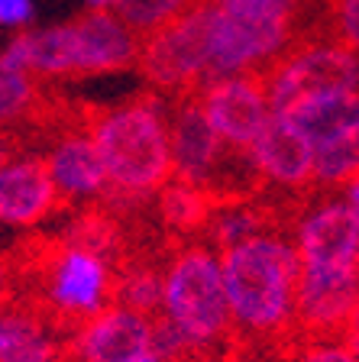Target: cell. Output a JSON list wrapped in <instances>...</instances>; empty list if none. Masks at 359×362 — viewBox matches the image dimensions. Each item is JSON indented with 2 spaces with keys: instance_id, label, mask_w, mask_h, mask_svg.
Instances as JSON below:
<instances>
[{
  "instance_id": "obj_1",
  "label": "cell",
  "mask_w": 359,
  "mask_h": 362,
  "mask_svg": "<svg viewBox=\"0 0 359 362\" xmlns=\"http://www.w3.org/2000/svg\"><path fill=\"white\" fill-rule=\"evenodd\" d=\"M298 249L288 236L259 233L220 252L239 353H282L295 339Z\"/></svg>"
},
{
  "instance_id": "obj_2",
  "label": "cell",
  "mask_w": 359,
  "mask_h": 362,
  "mask_svg": "<svg viewBox=\"0 0 359 362\" xmlns=\"http://www.w3.org/2000/svg\"><path fill=\"white\" fill-rule=\"evenodd\" d=\"M88 133L117 194L149 201L175 178L169 104L159 94H139L120 107H88Z\"/></svg>"
},
{
  "instance_id": "obj_3",
  "label": "cell",
  "mask_w": 359,
  "mask_h": 362,
  "mask_svg": "<svg viewBox=\"0 0 359 362\" xmlns=\"http://www.w3.org/2000/svg\"><path fill=\"white\" fill-rule=\"evenodd\" d=\"M159 317H165L181 333L191 353L217 362H237L239 343L220 272V252L204 240L169 249Z\"/></svg>"
},
{
  "instance_id": "obj_4",
  "label": "cell",
  "mask_w": 359,
  "mask_h": 362,
  "mask_svg": "<svg viewBox=\"0 0 359 362\" xmlns=\"http://www.w3.org/2000/svg\"><path fill=\"white\" fill-rule=\"evenodd\" d=\"M20 265H26L36 281L33 301L42 304L68 333L113 304L117 262L94 249L59 236L39 243L36 252H30Z\"/></svg>"
},
{
  "instance_id": "obj_5",
  "label": "cell",
  "mask_w": 359,
  "mask_h": 362,
  "mask_svg": "<svg viewBox=\"0 0 359 362\" xmlns=\"http://www.w3.org/2000/svg\"><path fill=\"white\" fill-rule=\"evenodd\" d=\"M136 36L113 10H88L72 23L30 33V71L39 78L104 75L139 62Z\"/></svg>"
},
{
  "instance_id": "obj_6",
  "label": "cell",
  "mask_w": 359,
  "mask_h": 362,
  "mask_svg": "<svg viewBox=\"0 0 359 362\" xmlns=\"http://www.w3.org/2000/svg\"><path fill=\"white\" fill-rule=\"evenodd\" d=\"M210 23L214 0H201L169 26L149 33L136 62L142 78L172 98L201 90L210 81Z\"/></svg>"
},
{
  "instance_id": "obj_7",
  "label": "cell",
  "mask_w": 359,
  "mask_h": 362,
  "mask_svg": "<svg viewBox=\"0 0 359 362\" xmlns=\"http://www.w3.org/2000/svg\"><path fill=\"white\" fill-rule=\"evenodd\" d=\"M272 113L292 110L298 100L356 90L359 84V55L327 42L324 33H307L288 49L266 75Z\"/></svg>"
},
{
  "instance_id": "obj_8",
  "label": "cell",
  "mask_w": 359,
  "mask_h": 362,
  "mask_svg": "<svg viewBox=\"0 0 359 362\" xmlns=\"http://www.w3.org/2000/svg\"><path fill=\"white\" fill-rule=\"evenodd\" d=\"M359 298V272L298 269L295 285V339L298 343H343Z\"/></svg>"
},
{
  "instance_id": "obj_9",
  "label": "cell",
  "mask_w": 359,
  "mask_h": 362,
  "mask_svg": "<svg viewBox=\"0 0 359 362\" xmlns=\"http://www.w3.org/2000/svg\"><path fill=\"white\" fill-rule=\"evenodd\" d=\"M156 317L136 314L123 304H110L98 317L68 333L72 362H139L152 353Z\"/></svg>"
},
{
  "instance_id": "obj_10",
  "label": "cell",
  "mask_w": 359,
  "mask_h": 362,
  "mask_svg": "<svg viewBox=\"0 0 359 362\" xmlns=\"http://www.w3.org/2000/svg\"><path fill=\"white\" fill-rule=\"evenodd\" d=\"M201 107L220 139L253 149L272 117L266 75H233L204 84Z\"/></svg>"
},
{
  "instance_id": "obj_11",
  "label": "cell",
  "mask_w": 359,
  "mask_h": 362,
  "mask_svg": "<svg viewBox=\"0 0 359 362\" xmlns=\"http://www.w3.org/2000/svg\"><path fill=\"white\" fill-rule=\"evenodd\" d=\"M298 262L307 269H353L359 252V220L350 204L334 194L311 204L295 230Z\"/></svg>"
},
{
  "instance_id": "obj_12",
  "label": "cell",
  "mask_w": 359,
  "mask_h": 362,
  "mask_svg": "<svg viewBox=\"0 0 359 362\" xmlns=\"http://www.w3.org/2000/svg\"><path fill=\"white\" fill-rule=\"evenodd\" d=\"M169 143H172L175 178L204 188L217 165L224 143L217 129L210 127L207 113L201 107V90L175 94L169 104Z\"/></svg>"
},
{
  "instance_id": "obj_13",
  "label": "cell",
  "mask_w": 359,
  "mask_h": 362,
  "mask_svg": "<svg viewBox=\"0 0 359 362\" xmlns=\"http://www.w3.org/2000/svg\"><path fill=\"white\" fill-rule=\"evenodd\" d=\"M42 158L55 181L62 207H72V204L91 207V204L104 201V194L110 191L104 158L88 129H68V133L55 136Z\"/></svg>"
},
{
  "instance_id": "obj_14",
  "label": "cell",
  "mask_w": 359,
  "mask_h": 362,
  "mask_svg": "<svg viewBox=\"0 0 359 362\" xmlns=\"http://www.w3.org/2000/svg\"><path fill=\"white\" fill-rule=\"evenodd\" d=\"M68 353V330L33 298L0 310V362H55Z\"/></svg>"
},
{
  "instance_id": "obj_15",
  "label": "cell",
  "mask_w": 359,
  "mask_h": 362,
  "mask_svg": "<svg viewBox=\"0 0 359 362\" xmlns=\"http://www.w3.org/2000/svg\"><path fill=\"white\" fill-rule=\"evenodd\" d=\"M62 207L42 156H16L0 165V223L36 226Z\"/></svg>"
},
{
  "instance_id": "obj_16",
  "label": "cell",
  "mask_w": 359,
  "mask_h": 362,
  "mask_svg": "<svg viewBox=\"0 0 359 362\" xmlns=\"http://www.w3.org/2000/svg\"><path fill=\"white\" fill-rule=\"evenodd\" d=\"M253 156L259 162L262 175L269 178V188L301 191V194H317L314 191V146L285 120L282 113H272L259 139L253 143Z\"/></svg>"
},
{
  "instance_id": "obj_17",
  "label": "cell",
  "mask_w": 359,
  "mask_h": 362,
  "mask_svg": "<svg viewBox=\"0 0 359 362\" xmlns=\"http://www.w3.org/2000/svg\"><path fill=\"white\" fill-rule=\"evenodd\" d=\"M282 117L314 149L337 143V139H346L359 129V90H334V94H317V98L298 100Z\"/></svg>"
},
{
  "instance_id": "obj_18",
  "label": "cell",
  "mask_w": 359,
  "mask_h": 362,
  "mask_svg": "<svg viewBox=\"0 0 359 362\" xmlns=\"http://www.w3.org/2000/svg\"><path fill=\"white\" fill-rule=\"evenodd\" d=\"M217 211L214 197L198 185H188L181 178H172L162 191L156 194V214L159 223L165 226V233L178 243H195L204 240L207 223Z\"/></svg>"
},
{
  "instance_id": "obj_19",
  "label": "cell",
  "mask_w": 359,
  "mask_h": 362,
  "mask_svg": "<svg viewBox=\"0 0 359 362\" xmlns=\"http://www.w3.org/2000/svg\"><path fill=\"white\" fill-rule=\"evenodd\" d=\"M165 259H156V256L120 259L117 262V291H113V304H123V308L136 310V314H146V317L162 314Z\"/></svg>"
},
{
  "instance_id": "obj_20",
  "label": "cell",
  "mask_w": 359,
  "mask_h": 362,
  "mask_svg": "<svg viewBox=\"0 0 359 362\" xmlns=\"http://www.w3.org/2000/svg\"><path fill=\"white\" fill-rule=\"evenodd\" d=\"M224 13L256 23H285L298 30H317L321 0H214Z\"/></svg>"
},
{
  "instance_id": "obj_21",
  "label": "cell",
  "mask_w": 359,
  "mask_h": 362,
  "mask_svg": "<svg viewBox=\"0 0 359 362\" xmlns=\"http://www.w3.org/2000/svg\"><path fill=\"white\" fill-rule=\"evenodd\" d=\"M356 172H359V143L353 136L314 149V191L317 194H334V191L346 188Z\"/></svg>"
},
{
  "instance_id": "obj_22",
  "label": "cell",
  "mask_w": 359,
  "mask_h": 362,
  "mask_svg": "<svg viewBox=\"0 0 359 362\" xmlns=\"http://www.w3.org/2000/svg\"><path fill=\"white\" fill-rule=\"evenodd\" d=\"M45 90L33 71H0V127H20L36 113Z\"/></svg>"
},
{
  "instance_id": "obj_23",
  "label": "cell",
  "mask_w": 359,
  "mask_h": 362,
  "mask_svg": "<svg viewBox=\"0 0 359 362\" xmlns=\"http://www.w3.org/2000/svg\"><path fill=\"white\" fill-rule=\"evenodd\" d=\"M201 0H120L113 13L127 23L136 36H149V33L169 26L172 20H178L181 13H188L191 7H198Z\"/></svg>"
},
{
  "instance_id": "obj_24",
  "label": "cell",
  "mask_w": 359,
  "mask_h": 362,
  "mask_svg": "<svg viewBox=\"0 0 359 362\" xmlns=\"http://www.w3.org/2000/svg\"><path fill=\"white\" fill-rule=\"evenodd\" d=\"M321 33L327 42L359 55V0H321Z\"/></svg>"
},
{
  "instance_id": "obj_25",
  "label": "cell",
  "mask_w": 359,
  "mask_h": 362,
  "mask_svg": "<svg viewBox=\"0 0 359 362\" xmlns=\"http://www.w3.org/2000/svg\"><path fill=\"white\" fill-rule=\"evenodd\" d=\"M0 71H30V33H20L0 52Z\"/></svg>"
},
{
  "instance_id": "obj_26",
  "label": "cell",
  "mask_w": 359,
  "mask_h": 362,
  "mask_svg": "<svg viewBox=\"0 0 359 362\" xmlns=\"http://www.w3.org/2000/svg\"><path fill=\"white\" fill-rule=\"evenodd\" d=\"M16 279H20V265L16 259L10 256H0V310L7 308L10 301H16Z\"/></svg>"
},
{
  "instance_id": "obj_27",
  "label": "cell",
  "mask_w": 359,
  "mask_h": 362,
  "mask_svg": "<svg viewBox=\"0 0 359 362\" xmlns=\"http://www.w3.org/2000/svg\"><path fill=\"white\" fill-rule=\"evenodd\" d=\"M33 0H0V26H30Z\"/></svg>"
},
{
  "instance_id": "obj_28",
  "label": "cell",
  "mask_w": 359,
  "mask_h": 362,
  "mask_svg": "<svg viewBox=\"0 0 359 362\" xmlns=\"http://www.w3.org/2000/svg\"><path fill=\"white\" fill-rule=\"evenodd\" d=\"M16 156H26V139L13 127H0V165H7Z\"/></svg>"
},
{
  "instance_id": "obj_29",
  "label": "cell",
  "mask_w": 359,
  "mask_h": 362,
  "mask_svg": "<svg viewBox=\"0 0 359 362\" xmlns=\"http://www.w3.org/2000/svg\"><path fill=\"white\" fill-rule=\"evenodd\" d=\"M346 204H350V211L356 214L359 220V172L350 178V185H346Z\"/></svg>"
},
{
  "instance_id": "obj_30",
  "label": "cell",
  "mask_w": 359,
  "mask_h": 362,
  "mask_svg": "<svg viewBox=\"0 0 359 362\" xmlns=\"http://www.w3.org/2000/svg\"><path fill=\"white\" fill-rule=\"evenodd\" d=\"M350 337H359V298H356V308H353L350 327H346V339H350Z\"/></svg>"
},
{
  "instance_id": "obj_31",
  "label": "cell",
  "mask_w": 359,
  "mask_h": 362,
  "mask_svg": "<svg viewBox=\"0 0 359 362\" xmlns=\"http://www.w3.org/2000/svg\"><path fill=\"white\" fill-rule=\"evenodd\" d=\"M139 362H165V359H162V356H156V353H149V356H142Z\"/></svg>"
},
{
  "instance_id": "obj_32",
  "label": "cell",
  "mask_w": 359,
  "mask_h": 362,
  "mask_svg": "<svg viewBox=\"0 0 359 362\" xmlns=\"http://www.w3.org/2000/svg\"><path fill=\"white\" fill-rule=\"evenodd\" d=\"M353 139H356V143H359V129H356V133H353Z\"/></svg>"
},
{
  "instance_id": "obj_33",
  "label": "cell",
  "mask_w": 359,
  "mask_h": 362,
  "mask_svg": "<svg viewBox=\"0 0 359 362\" xmlns=\"http://www.w3.org/2000/svg\"><path fill=\"white\" fill-rule=\"evenodd\" d=\"M356 272H359V252H356Z\"/></svg>"
}]
</instances>
